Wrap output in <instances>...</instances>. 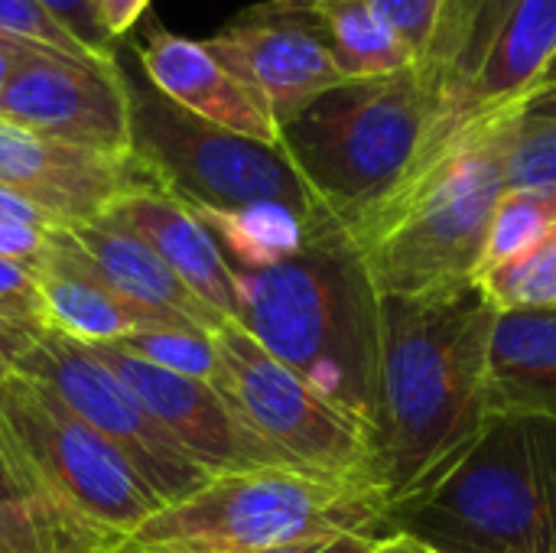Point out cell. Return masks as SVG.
Masks as SVG:
<instances>
[{"instance_id": "obj_20", "label": "cell", "mask_w": 556, "mask_h": 553, "mask_svg": "<svg viewBox=\"0 0 556 553\" xmlns=\"http://www.w3.org/2000/svg\"><path fill=\"white\" fill-rule=\"evenodd\" d=\"M33 267L49 329L85 345H117L143 329V323L78 261L65 228L49 231L46 251Z\"/></svg>"}, {"instance_id": "obj_9", "label": "cell", "mask_w": 556, "mask_h": 553, "mask_svg": "<svg viewBox=\"0 0 556 553\" xmlns=\"http://www.w3.org/2000/svg\"><path fill=\"white\" fill-rule=\"evenodd\" d=\"M212 342L222 362L215 388L264 443L296 469L384 492L378 443L352 414L277 362L238 323H222Z\"/></svg>"}, {"instance_id": "obj_31", "label": "cell", "mask_w": 556, "mask_h": 553, "mask_svg": "<svg viewBox=\"0 0 556 553\" xmlns=\"http://www.w3.org/2000/svg\"><path fill=\"white\" fill-rule=\"evenodd\" d=\"M39 3L55 16L59 26H65V33H72L85 46L88 55H94V59H114L117 55L121 42H114L104 33L94 0H39Z\"/></svg>"}, {"instance_id": "obj_16", "label": "cell", "mask_w": 556, "mask_h": 553, "mask_svg": "<svg viewBox=\"0 0 556 553\" xmlns=\"http://www.w3.org/2000/svg\"><path fill=\"white\" fill-rule=\"evenodd\" d=\"M65 231L78 261L143 323V329L192 326L215 332L225 323L127 225L101 215L94 222L68 225Z\"/></svg>"}, {"instance_id": "obj_14", "label": "cell", "mask_w": 556, "mask_h": 553, "mask_svg": "<svg viewBox=\"0 0 556 553\" xmlns=\"http://www.w3.org/2000/svg\"><path fill=\"white\" fill-rule=\"evenodd\" d=\"M98 359L130 388L140 407L182 447V453L212 479L251 469H296L264 443L228 404V398L199 378H182L147 365L117 345H91ZM306 473V469H303Z\"/></svg>"}, {"instance_id": "obj_10", "label": "cell", "mask_w": 556, "mask_h": 553, "mask_svg": "<svg viewBox=\"0 0 556 553\" xmlns=\"http://www.w3.org/2000/svg\"><path fill=\"white\" fill-rule=\"evenodd\" d=\"M16 375L49 388L88 427L108 437L163 505H176L212 482L182 447L140 407L130 388L85 342L49 326L0 342Z\"/></svg>"}, {"instance_id": "obj_35", "label": "cell", "mask_w": 556, "mask_h": 553, "mask_svg": "<svg viewBox=\"0 0 556 553\" xmlns=\"http://www.w3.org/2000/svg\"><path fill=\"white\" fill-rule=\"evenodd\" d=\"M0 222H20V225H33V228H42V231L59 228L42 209H36L29 199L10 192V189H3V186H0Z\"/></svg>"}, {"instance_id": "obj_23", "label": "cell", "mask_w": 556, "mask_h": 553, "mask_svg": "<svg viewBox=\"0 0 556 553\" xmlns=\"http://www.w3.org/2000/svg\"><path fill=\"white\" fill-rule=\"evenodd\" d=\"M319 7V3H316ZM329 52L345 81L388 78L417 65L401 36L368 7V0H345L319 7Z\"/></svg>"}, {"instance_id": "obj_27", "label": "cell", "mask_w": 556, "mask_h": 553, "mask_svg": "<svg viewBox=\"0 0 556 553\" xmlns=\"http://www.w3.org/2000/svg\"><path fill=\"white\" fill-rule=\"evenodd\" d=\"M505 183L511 186H547L556 189V117L518 114L508 153Z\"/></svg>"}, {"instance_id": "obj_11", "label": "cell", "mask_w": 556, "mask_h": 553, "mask_svg": "<svg viewBox=\"0 0 556 553\" xmlns=\"http://www.w3.org/2000/svg\"><path fill=\"white\" fill-rule=\"evenodd\" d=\"M556 55V0H450L424 65L440 72L450 117L521 104Z\"/></svg>"}, {"instance_id": "obj_43", "label": "cell", "mask_w": 556, "mask_h": 553, "mask_svg": "<svg viewBox=\"0 0 556 553\" xmlns=\"http://www.w3.org/2000/svg\"><path fill=\"white\" fill-rule=\"evenodd\" d=\"M319 7H329V3H345V0H316Z\"/></svg>"}, {"instance_id": "obj_7", "label": "cell", "mask_w": 556, "mask_h": 553, "mask_svg": "<svg viewBox=\"0 0 556 553\" xmlns=\"http://www.w3.org/2000/svg\"><path fill=\"white\" fill-rule=\"evenodd\" d=\"M117 65L130 101V156L160 192L186 209L280 202L313 222L329 218L280 143H261L189 114L143 75L124 42L117 46Z\"/></svg>"}, {"instance_id": "obj_4", "label": "cell", "mask_w": 556, "mask_h": 553, "mask_svg": "<svg viewBox=\"0 0 556 553\" xmlns=\"http://www.w3.org/2000/svg\"><path fill=\"white\" fill-rule=\"evenodd\" d=\"M391 528L430 553H556V420L489 414L463 453L391 502Z\"/></svg>"}, {"instance_id": "obj_24", "label": "cell", "mask_w": 556, "mask_h": 553, "mask_svg": "<svg viewBox=\"0 0 556 553\" xmlns=\"http://www.w3.org/2000/svg\"><path fill=\"white\" fill-rule=\"evenodd\" d=\"M556 228V189L547 186H511L498 196L479 274L489 267H498L505 261L521 257L534 244H541ZM476 274V277H479Z\"/></svg>"}, {"instance_id": "obj_6", "label": "cell", "mask_w": 556, "mask_h": 553, "mask_svg": "<svg viewBox=\"0 0 556 553\" xmlns=\"http://www.w3.org/2000/svg\"><path fill=\"white\" fill-rule=\"evenodd\" d=\"M332 535L394 538L391 499L303 469H251L212 479L163 505L127 541L163 553H257Z\"/></svg>"}, {"instance_id": "obj_40", "label": "cell", "mask_w": 556, "mask_h": 553, "mask_svg": "<svg viewBox=\"0 0 556 553\" xmlns=\"http://www.w3.org/2000/svg\"><path fill=\"white\" fill-rule=\"evenodd\" d=\"M94 553H163V551H150V548L134 544V541H124V544H117V548H108V551H94Z\"/></svg>"}, {"instance_id": "obj_15", "label": "cell", "mask_w": 556, "mask_h": 553, "mask_svg": "<svg viewBox=\"0 0 556 553\" xmlns=\"http://www.w3.org/2000/svg\"><path fill=\"white\" fill-rule=\"evenodd\" d=\"M0 186L68 228L101 218L121 196L153 183L134 156L98 153L0 121Z\"/></svg>"}, {"instance_id": "obj_32", "label": "cell", "mask_w": 556, "mask_h": 553, "mask_svg": "<svg viewBox=\"0 0 556 553\" xmlns=\"http://www.w3.org/2000/svg\"><path fill=\"white\" fill-rule=\"evenodd\" d=\"M46 241H49V231H42V228L20 225V222H0V261L36 264L39 254L46 251Z\"/></svg>"}, {"instance_id": "obj_36", "label": "cell", "mask_w": 556, "mask_h": 553, "mask_svg": "<svg viewBox=\"0 0 556 553\" xmlns=\"http://www.w3.org/2000/svg\"><path fill=\"white\" fill-rule=\"evenodd\" d=\"M33 495H39V492L29 486V479L13 466V460L0 447V502H23Z\"/></svg>"}, {"instance_id": "obj_2", "label": "cell", "mask_w": 556, "mask_h": 553, "mask_svg": "<svg viewBox=\"0 0 556 553\" xmlns=\"http://www.w3.org/2000/svg\"><path fill=\"white\" fill-rule=\"evenodd\" d=\"M521 104L443 117L401 186L345 235L381 297L476 284Z\"/></svg>"}, {"instance_id": "obj_34", "label": "cell", "mask_w": 556, "mask_h": 553, "mask_svg": "<svg viewBox=\"0 0 556 553\" xmlns=\"http://www.w3.org/2000/svg\"><path fill=\"white\" fill-rule=\"evenodd\" d=\"M98 7V20L104 26V33L114 42H124V36L140 23V16L147 13L150 0H94Z\"/></svg>"}, {"instance_id": "obj_1", "label": "cell", "mask_w": 556, "mask_h": 553, "mask_svg": "<svg viewBox=\"0 0 556 553\" xmlns=\"http://www.w3.org/2000/svg\"><path fill=\"white\" fill-rule=\"evenodd\" d=\"M495 316L476 284L381 297L378 456L391 502L427 482L485 427Z\"/></svg>"}, {"instance_id": "obj_42", "label": "cell", "mask_w": 556, "mask_h": 553, "mask_svg": "<svg viewBox=\"0 0 556 553\" xmlns=\"http://www.w3.org/2000/svg\"><path fill=\"white\" fill-rule=\"evenodd\" d=\"M10 375H13V365H10V359H7V352L0 349V385H3V381H7Z\"/></svg>"}, {"instance_id": "obj_13", "label": "cell", "mask_w": 556, "mask_h": 553, "mask_svg": "<svg viewBox=\"0 0 556 553\" xmlns=\"http://www.w3.org/2000/svg\"><path fill=\"white\" fill-rule=\"evenodd\" d=\"M202 42L267 101L277 130L313 98L345 81L316 0H264Z\"/></svg>"}, {"instance_id": "obj_17", "label": "cell", "mask_w": 556, "mask_h": 553, "mask_svg": "<svg viewBox=\"0 0 556 553\" xmlns=\"http://www.w3.org/2000/svg\"><path fill=\"white\" fill-rule=\"evenodd\" d=\"M143 75L179 108L205 117L241 137L277 143V121L267 101L228 72L199 39L173 33L160 23L147 29V39L134 46Z\"/></svg>"}, {"instance_id": "obj_19", "label": "cell", "mask_w": 556, "mask_h": 553, "mask_svg": "<svg viewBox=\"0 0 556 553\" xmlns=\"http://www.w3.org/2000/svg\"><path fill=\"white\" fill-rule=\"evenodd\" d=\"M485 407L498 417L556 420V306L495 316Z\"/></svg>"}, {"instance_id": "obj_38", "label": "cell", "mask_w": 556, "mask_h": 553, "mask_svg": "<svg viewBox=\"0 0 556 553\" xmlns=\"http://www.w3.org/2000/svg\"><path fill=\"white\" fill-rule=\"evenodd\" d=\"M521 114H531V117H556V85L528 95L521 101Z\"/></svg>"}, {"instance_id": "obj_25", "label": "cell", "mask_w": 556, "mask_h": 553, "mask_svg": "<svg viewBox=\"0 0 556 553\" xmlns=\"http://www.w3.org/2000/svg\"><path fill=\"white\" fill-rule=\"evenodd\" d=\"M476 287L495 313L556 306V228L521 257L482 271Z\"/></svg>"}, {"instance_id": "obj_5", "label": "cell", "mask_w": 556, "mask_h": 553, "mask_svg": "<svg viewBox=\"0 0 556 553\" xmlns=\"http://www.w3.org/2000/svg\"><path fill=\"white\" fill-rule=\"evenodd\" d=\"M443 117L440 72L414 65L339 81L280 124L277 143L319 209L349 231L401 186Z\"/></svg>"}, {"instance_id": "obj_29", "label": "cell", "mask_w": 556, "mask_h": 553, "mask_svg": "<svg viewBox=\"0 0 556 553\" xmlns=\"http://www.w3.org/2000/svg\"><path fill=\"white\" fill-rule=\"evenodd\" d=\"M0 36L46 46V49L78 55V59H94L85 52V46L72 33H65V26L55 23V16L39 0H0Z\"/></svg>"}, {"instance_id": "obj_21", "label": "cell", "mask_w": 556, "mask_h": 553, "mask_svg": "<svg viewBox=\"0 0 556 553\" xmlns=\"http://www.w3.org/2000/svg\"><path fill=\"white\" fill-rule=\"evenodd\" d=\"M205 231L212 235L215 248L222 251L225 264L238 271H267L290 257H296L309 238L329 225L332 218H306L280 202H251L241 209H189Z\"/></svg>"}, {"instance_id": "obj_22", "label": "cell", "mask_w": 556, "mask_h": 553, "mask_svg": "<svg viewBox=\"0 0 556 553\" xmlns=\"http://www.w3.org/2000/svg\"><path fill=\"white\" fill-rule=\"evenodd\" d=\"M124 541L121 531L104 528L49 495L0 502V553H94Z\"/></svg>"}, {"instance_id": "obj_8", "label": "cell", "mask_w": 556, "mask_h": 553, "mask_svg": "<svg viewBox=\"0 0 556 553\" xmlns=\"http://www.w3.org/2000/svg\"><path fill=\"white\" fill-rule=\"evenodd\" d=\"M0 447L39 495L124 538L163 508L108 437L16 372L0 385Z\"/></svg>"}, {"instance_id": "obj_39", "label": "cell", "mask_w": 556, "mask_h": 553, "mask_svg": "<svg viewBox=\"0 0 556 553\" xmlns=\"http://www.w3.org/2000/svg\"><path fill=\"white\" fill-rule=\"evenodd\" d=\"M378 553H430L424 544H417L414 538H407V535H394V538H388Z\"/></svg>"}, {"instance_id": "obj_26", "label": "cell", "mask_w": 556, "mask_h": 553, "mask_svg": "<svg viewBox=\"0 0 556 553\" xmlns=\"http://www.w3.org/2000/svg\"><path fill=\"white\" fill-rule=\"evenodd\" d=\"M121 352L156 365L163 372L182 375V378H199L215 385L222 362L212 342V332L205 329H192V326H150V329H137L127 339L117 342Z\"/></svg>"}, {"instance_id": "obj_18", "label": "cell", "mask_w": 556, "mask_h": 553, "mask_svg": "<svg viewBox=\"0 0 556 553\" xmlns=\"http://www.w3.org/2000/svg\"><path fill=\"white\" fill-rule=\"evenodd\" d=\"M104 215L140 235L215 316L225 323L238 319L241 293L235 271L225 264L205 225L182 202L160 192L156 186H140L121 196Z\"/></svg>"}, {"instance_id": "obj_12", "label": "cell", "mask_w": 556, "mask_h": 553, "mask_svg": "<svg viewBox=\"0 0 556 553\" xmlns=\"http://www.w3.org/2000/svg\"><path fill=\"white\" fill-rule=\"evenodd\" d=\"M0 121L62 143L130 156V101L117 55L78 59L26 46L0 95Z\"/></svg>"}, {"instance_id": "obj_37", "label": "cell", "mask_w": 556, "mask_h": 553, "mask_svg": "<svg viewBox=\"0 0 556 553\" xmlns=\"http://www.w3.org/2000/svg\"><path fill=\"white\" fill-rule=\"evenodd\" d=\"M26 46H33V42H20V39H10V36H0V95L10 85V78H13L23 52H26Z\"/></svg>"}, {"instance_id": "obj_28", "label": "cell", "mask_w": 556, "mask_h": 553, "mask_svg": "<svg viewBox=\"0 0 556 553\" xmlns=\"http://www.w3.org/2000/svg\"><path fill=\"white\" fill-rule=\"evenodd\" d=\"M368 7L401 36L417 65H424L437 49L450 0H368Z\"/></svg>"}, {"instance_id": "obj_3", "label": "cell", "mask_w": 556, "mask_h": 553, "mask_svg": "<svg viewBox=\"0 0 556 553\" xmlns=\"http://www.w3.org/2000/svg\"><path fill=\"white\" fill-rule=\"evenodd\" d=\"M238 326L378 443L381 293L349 235L329 222L267 271H238Z\"/></svg>"}, {"instance_id": "obj_41", "label": "cell", "mask_w": 556, "mask_h": 553, "mask_svg": "<svg viewBox=\"0 0 556 553\" xmlns=\"http://www.w3.org/2000/svg\"><path fill=\"white\" fill-rule=\"evenodd\" d=\"M551 85H556V55H554V62L547 65V72L541 75V81H538V88H534V91H541V88H551ZM534 91H531V95H534Z\"/></svg>"}, {"instance_id": "obj_30", "label": "cell", "mask_w": 556, "mask_h": 553, "mask_svg": "<svg viewBox=\"0 0 556 553\" xmlns=\"http://www.w3.org/2000/svg\"><path fill=\"white\" fill-rule=\"evenodd\" d=\"M46 326L33 264L0 261V339Z\"/></svg>"}, {"instance_id": "obj_33", "label": "cell", "mask_w": 556, "mask_h": 553, "mask_svg": "<svg viewBox=\"0 0 556 553\" xmlns=\"http://www.w3.org/2000/svg\"><path fill=\"white\" fill-rule=\"evenodd\" d=\"M384 541L388 538H375V535H332V538L296 541V544H283V548L257 553H378Z\"/></svg>"}]
</instances>
